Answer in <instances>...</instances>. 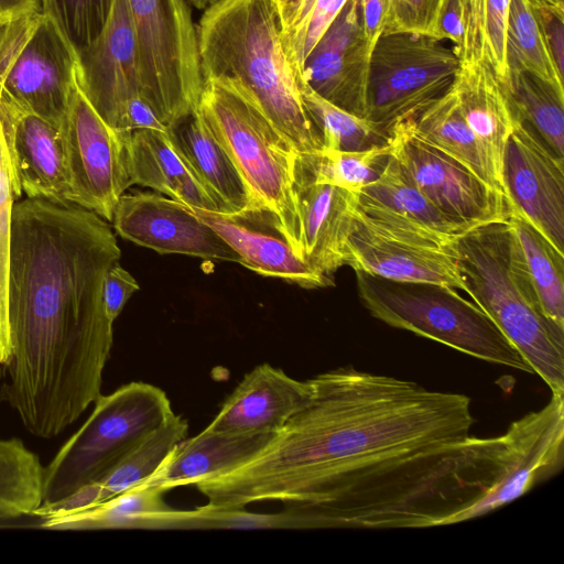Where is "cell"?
<instances>
[{
  "label": "cell",
  "mask_w": 564,
  "mask_h": 564,
  "mask_svg": "<svg viewBox=\"0 0 564 564\" xmlns=\"http://www.w3.org/2000/svg\"><path fill=\"white\" fill-rule=\"evenodd\" d=\"M459 66L458 55L444 41L408 32L383 33L370 57L367 119L389 134L445 94Z\"/></svg>",
  "instance_id": "obj_11"
},
{
  "label": "cell",
  "mask_w": 564,
  "mask_h": 564,
  "mask_svg": "<svg viewBox=\"0 0 564 564\" xmlns=\"http://www.w3.org/2000/svg\"><path fill=\"white\" fill-rule=\"evenodd\" d=\"M391 147H376L364 151L319 149L300 154L299 166L315 182L330 184L358 194L382 173Z\"/></svg>",
  "instance_id": "obj_37"
},
{
  "label": "cell",
  "mask_w": 564,
  "mask_h": 564,
  "mask_svg": "<svg viewBox=\"0 0 564 564\" xmlns=\"http://www.w3.org/2000/svg\"><path fill=\"white\" fill-rule=\"evenodd\" d=\"M452 89L465 121L478 140L506 196L505 150L518 120L503 86L486 61H477L460 63Z\"/></svg>",
  "instance_id": "obj_24"
},
{
  "label": "cell",
  "mask_w": 564,
  "mask_h": 564,
  "mask_svg": "<svg viewBox=\"0 0 564 564\" xmlns=\"http://www.w3.org/2000/svg\"><path fill=\"white\" fill-rule=\"evenodd\" d=\"M297 82L306 110L321 134L323 149L364 151L389 143V134L378 124L329 102L299 76Z\"/></svg>",
  "instance_id": "obj_36"
},
{
  "label": "cell",
  "mask_w": 564,
  "mask_h": 564,
  "mask_svg": "<svg viewBox=\"0 0 564 564\" xmlns=\"http://www.w3.org/2000/svg\"><path fill=\"white\" fill-rule=\"evenodd\" d=\"M349 0H314L303 20L281 33L286 56L296 76L301 74L310 52L343 11Z\"/></svg>",
  "instance_id": "obj_40"
},
{
  "label": "cell",
  "mask_w": 564,
  "mask_h": 564,
  "mask_svg": "<svg viewBox=\"0 0 564 564\" xmlns=\"http://www.w3.org/2000/svg\"><path fill=\"white\" fill-rule=\"evenodd\" d=\"M111 223L119 236L158 253L241 263L240 256L188 206L161 194H123Z\"/></svg>",
  "instance_id": "obj_16"
},
{
  "label": "cell",
  "mask_w": 564,
  "mask_h": 564,
  "mask_svg": "<svg viewBox=\"0 0 564 564\" xmlns=\"http://www.w3.org/2000/svg\"><path fill=\"white\" fill-rule=\"evenodd\" d=\"M509 223L521 245L543 313L564 328V254L521 217L511 215Z\"/></svg>",
  "instance_id": "obj_34"
},
{
  "label": "cell",
  "mask_w": 564,
  "mask_h": 564,
  "mask_svg": "<svg viewBox=\"0 0 564 564\" xmlns=\"http://www.w3.org/2000/svg\"><path fill=\"white\" fill-rule=\"evenodd\" d=\"M302 0H272L281 33L289 31L293 23Z\"/></svg>",
  "instance_id": "obj_49"
},
{
  "label": "cell",
  "mask_w": 564,
  "mask_h": 564,
  "mask_svg": "<svg viewBox=\"0 0 564 564\" xmlns=\"http://www.w3.org/2000/svg\"><path fill=\"white\" fill-rule=\"evenodd\" d=\"M464 43L460 63L486 61L485 0H462Z\"/></svg>",
  "instance_id": "obj_43"
},
{
  "label": "cell",
  "mask_w": 564,
  "mask_h": 564,
  "mask_svg": "<svg viewBox=\"0 0 564 564\" xmlns=\"http://www.w3.org/2000/svg\"><path fill=\"white\" fill-rule=\"evenodd\" d=\"M311 381L310 401L259 453L194 484L209 503L278 500L321 529L386 530L454 524L475 502L469 397L352 366Z\"/></svg>",
  "instance_id": "obj_1"
},
{
  "label": "cell",
  "mask_w": 564,
  "mask_h": 564,
  "mask_svg": "<svg viewBox=\"0 0 564 564\" xmlns=\"http://www.w3.org/2000/svg\"><path fill=\"white\" fill-rule=\"evenodd\" d=\"M535 11L541 22L554 64L558 72L563 74L564 9L551 6L542 9H535Z\"/></svg>",
  "instance_id": "obj_45"
},
{
  "label": "cell",
  "mask_w": 564,
  "mask_h": 564,
  "mask_svg": "<svg viewBox=\"0 0 564 564\" xmlns=\"http://www.w3.org/2000/svg\"><path fill=\"white\" fill-rule=\"evenodd\" d=\"M295 192L303 258L315 271L330 279L340 267L347 265L348 241L358 221V196L313 181L299 163Z\"/></svg>",
  "instance_id": "obj_20"
},
{
  "label": "cell",
  "mask_w": 564,
  "mask_h": 564,
  "mask_svg": "<svg viewBox=\"0 0 564 564\" xmlns=\"http://www.w3.org/2000/svg\"><path fill=\"white\" fill-rule=\"evenodd\" d=\"M436 39L449 41L460 59L464 43V18L462 0H448L438 19Z\"/></svg>",
  "instance_id": "obj_46"
},
{
  "label": "cell",
  "mask_w": 564,
  "mask_h": 564,
  "mask_svg": "<svg viewBox=\"0 0 564 564\" xmlns=\"http://www.w3.org/2000/svg\"><path fill=\"white\" fill-rule=\"evenodd\" d=\"M18 199L0 116V366L8 354V274L13 207Z\"/></svg>",
  "instance_id": "obj_38"
},
{
  "label": "cell",
  "mask_w": 564,
  "mask_h": 564,
  "mask_svg": "<svg viewBox=\"0 0 564 564\" xmlns=\"http://www.w3.org/2000/svg\"><path fill=\"white\" fill-rule=\"evenodd\" d=\"M43 469L22 440H0V518L33 516L42 505Z\"/></svg>",
  "instance_id": "obj_35"
},
{
  "label": "cell",
  "mask_w": 564,
  "mask_h": 564,
  "mask_svg": "<svg viewBox=\"0 0 564 564\" xmlns=\"http://www.w3.org/2000/svg\"><path fill=\"white\" fill-rule=\"evenodd\" d=\"M78 52L58 20L39 9L0 23V90L4 98L62 129Z\"/></svg>",
  "instance_id": "obj_9"
},
{
  "label": "cell",
  "mask_w": 564,
  "mask_h": 564,
  "mask_svg": "<svg viewBox=\"0 0 564 564\" xmlns=\"http://www.w3.org/2000/svg\"><path fill=\"white\" fill-rule=\"evenodd\" d=\"M503 183L511 215L528 221L564 254V159L521 121L506 145Z\"/></svg>",
  "instance_id": "obj_15"
},
{
  "label": "cell",
  "mask_w": 564,
  "mask_h": 564,
  "mask_svg": "<svg viewBox=\"0 0 564 564\" xmlns=\"http://www.w3.org/2000/svg\"><path fill=\"white\" fill-rule=\"evenodd\" d=\"M77 79L101 119L117 131L131 133L130 107L138 98L145 97L137 32L127 0H113L101 32L78 51Z\"/></svg>",
  "instance_id": "obj_14"
},
{
  "label": "cell",
  "mask_w": 564,
  "mask_h": 564,
  "mask_svg": "<svg viewBox=\"0 0 564 564\" xmlns=\"http://www.w3.org/2000/svg\"><path fill=\"white\" fill-rule=\"evenodd\" d=\"M139 288L137 280L118 262L109 269L104 282L102 299L106 315L112 323Z\"/></svg>",
  "instance_id": "obj_44"
},
{
  "label": "cell",
  "mask_w": 564,
  "mask_h": 564,
  "mask_svg": "<svg viewBox=\"0 0 564 564\" xmlns=\"http://www.w3.org/2000/svg\"><path fill=\"white\" fill-rule=\"evenodd\" d=\"M0 116L18 198H41L73 204L59 129L4 98Z\"/></svg>",
  "instance_id": "obj_19"
},
{
  "label": "cell",
  "mask_w": 564,
  "mask_h": 564,
  "mask_svg": "<svg viewBox=\"0 0 564 564\" xmlns=\"http://www.w3.org/2000/svg\"><path fill=\"white\" fill-rule=\"evenodd\" d=\"M465 462L477 499L456 523L492 512L555 476L564 464V393H552L543 408L511 422L499 436H470Z\"/></svg>",
  "instance_id": "obj_8"
},
{
  "label": "cell",
  "mask_w": 564,
  "mask_h": 564,
  "mask_svg": "<svg viewBox=\"0 0 564 564\" xmlns=\"http://www.w3.org/2000/svg\"><path fill=\"white\" fill-rule=\"evenodd\" d=\"M188 424L181 415L172 414L144 436L105 476L67 498L39 507L33 516L41 519L86 509L144 481L165 462L172 451L186 438Z\"/></svg>",
  "instance_id": "obj_25"
},
{
  "label": "cell",
  "mask_w": 564,
  "mask_h": 564,
  "mask_svg": "<svg viewBox=\"0 0 564 564\" xmlns=\"http://www.w3.org/2000/svg\"><path fill=\"white\" fill-rule=\"evenodd\" d=\"M143 95L170 129L196 111L203 90L197 31L187 0H127Z\"/></svg>",
  "instance_id": "obj_10"
},
{
  "label": "cell",
  "mask_w": 564,
  "mask_h": 564,
  "mask_svg": "<svg viewBox=\"0 0 564 564\" xmlns=\"http://www.w3.org/2000/svg\"><path fill=\"white\" fill-rule=\"evenodd\" d=\"M135 529H321V524L312 514L289 507L279 513H253L208 502L193 510L143 516Z\"/></svg>",
  "instance_id": "obj_30"
},
{
  "label": "cell",
  "mask_w": 564,
  "mask_h": 564,
  "mask_svg": "<svg viewBox=\"0 0 564 564\" xmlns=\"http://www.w3.org/2000/svg\"><path fill=\"white\" fill-rule=\"evenodd\" d=\"M189 208L240 256L243 267L306 289L334 284L297 256L283 236L263 221Z\"/></svg>",
  "instance_id": "obj_23"
},
{
  "label": "cell",
  "mask_w": 564,
  "mask_h": 564,
  "mask_svg": "<svg viewBox=\"0 0 564 564\" xmlns=\"http://www.w3.org/2000/svg\"><path fill=\"white\" fill-rule=\"evenodd\" d=\"M347 265L389 280L437 283L466 291L447 245L403 240L373 230L359 219L348 241Z\"/></svg>",
  "instance_id": "obj_22"
},
{
  "label": "cell",
  "mask_w": 564,
  "mask_h": 564,
  "mask_svg": "<svg viewBox=\"0 0 564 564\" xmlns=\"http://www.w3.org/2000/svg\"><path fill=\"white\" fill-rule=\"evenodd\" d=\"M121 251L106 219L75 204H14L8 274V354L0 401L52 438L101 394L112 347L104 282Z\"/></svg>",
  "instance_id": "obj_2"
},
{
  "label": "cell",
  "mask_w": 564,
  "mask_h": 564,
  "mask_svg": "<svg viewBox=\"0 0 564 564\" xmlns=\"http://www.w3.org/2000/svg\"><path fill=\"white\" fill-rule=\"evenodd\" d=\"M362 305L384 324L412 332L487 362L533 373L490 317L457 289L355 271Z\"/></svg>",
  "instance_id": "obj_6"
},
{
  "label": "cell",
  "mask_w": 564,
  "mask_h": 564,
  "mask_svg": "<svg viewBox=\"0 0 564 564\" xmlns=\"http://www.w3.org/2000/svg\"><path fill=\"white\" fill-rule=\"evenodd\" d=\"M112 3L113 0H41L42 9L58 20L77 52L101 32Z\"/></svg>",
  "instance_id": "obj_39"
},
{
  "label": "cell",
  "mask_w": 564,
  "mask_h": 564,
  "mask_svg": "<svg viewBox=\"0 0 564 564\" xmlns=\"http://www.w3.org/2000/svg\"><path fill=\"white\" fill-rule=\"evenodd\" d=\"M358 2L364 35L373 48L386 30L389 0H358Z\"/></svg>",
  "instance_id": "obj_47"
},
{
  "label": "cell",
  "mask_w": 564,
  "mask_h": 564,
  "mask_svg": "<svg viewBox=\"0 0 564 564\" xmlns=\"http://www.w3.org/2000/svg\"><path fill=\"white\" fill-rule=\"evenodd\" d=\"M507 58L509 73H529L564 95L563 74L554 64L538 13L529 0H510Z\"/></svg>",
  "instance_id": "obj_33"
},
{
  "label": "cell",
  "mask_w": 564,
  "mask_h": 564,
  "mask_svg": "<svg viewBox=\"0 0 564 564\" xmlns=\"http://www.w3.org/2000/svg\"><path fill=\"white\" fill-rule=\"evenodd\" d=\"M273 433H228L204 429L183 440L144 481L164 491L235 468L259 453Z\"/></svg>",
  "instance_id": "obj_26"
},
{
  "label": "cell",
  "mask_w": 564,
  "mask_h": 564,
  "mask_svg": "<svg viewBox=\"0 0 564 564\" xmlns=\"http://www.w3.org/2000/svg\"><path fill=\"white\" fill-rule=\"evenodd\" d=\"M510 0H485L486 62L501 84L508 80L507 24Z\"/></svg>",
  "instance_id": "obj_42"
},
{
  "label": "cell",
  "mask_w": 564,
  "mask_h": 564,
  "mask_svg": "<svg viewBox=\"0 0 564 564\" xmlns=\"http://www.w3.org/2000/svg\"><path fill=\"white\" fill-rule=\"evenodd\" d=\"M192 6H194L197 9L205 10L210 4L216 2L217 0H187Z\"/></svg>",
  "instance_id": "obj_51"
},
{
  "label": "cell",
  "mask_w": 564,
  "mask_h": 564,
  "mask_svg": "<svg viewBox=\"0 0 564 564\" xmlns=\"http://www.w3.org/2000/svg\"><path fill=\"white\" fill-rule=\"evenodd\" d=\"M196 110L239 171L252 199L251 217L280 232L304 260L294 144L230 79H205Z\"/></svg>",
  "instance_id": "obj_5"
},
{
  "label": "cell",
  "mask_w": 564,
  "mask_h": 564,
  "mask_svg": "<svg viewBox=\"0 0 564 564\" xmlns=\"http://www.w3.org/2000/svg\"><path fill=\"white\" fill-rule=\"evenodd\" d=\"M448 0H389L384 33L408 32L436 39L438 19Z\"/></svg>",
  "instance_id": "obj_41"
},
{
  "label": "cell",
  "mask_w": 564,
  "mask_h": 564,
  "mask_svg": "<svg viewBox=\"0 0 564 564\" xmlns=\"http://www.w3.org/2000/svg\"><path fill=\"white\" fill-rule=\"evenodd\" d=\"M465 293L520 351L552 393H564V328L543 313L509 223H489L447 243Z\"/></svg>",
  "instance_id": "obj_4"
},
{
  "label": "cell",
  "mask_w": 564,
  "mask_h": 564,
  "mask_svg": "<svg viewBox=\"0 0 564 564\" xmlns=\"http://www.w3.org/2000/svg\"><path fill=\"white\" fill-rule=\"evenodd\" d=\"M314 0H302L301 2V6L297 10V13L295 15V19H294V23L292 25L291 29H293L295 25H297L302 20L303 18L305 17V14L307 13V11L310 10L312 3H313ZM290 29V30H291ZM289 30V31H290ZM288 32V31H286Z\"/></svg>",
  "instance_id": "obj_50"
},
{
  "label": "cell",
  "mask_w": 564,
  "mask_h": 564,
  "mask_svg": "<svg viewBox=\"0 0 564 564\" xmlns=\"http://www.w3.org/2000/svg\"><path fill=\"white\" fill-rule=\"evenodd\" d=\"M389 137L391 156L440 212L471 227L509 220L506 196L417 138L409 120L397 124Z\"/></svg>",
  "instance_id": "obj_13"
},
{
  "label": "cell",
  "mask_w": 564,
  "mask_h": 564,
  "mask_svg": "<svg viewBox=\"0 0 564 564\" xmlns=\"http://www.w3.org/2000/svg\"><path fill=\"white\" fill-rule=\"evenodd\" d=\"M371 52L359 2L349 0L310 52L299 77L335 106L367 118Z\"/></svg>",
  "instance_id": "obj_17"
},
{
  "label": "cell",
  "mask_w": 564,
  "mask_h": 564,
  "mask_svg": "<svg viewBox=\"0 0 564 564\" xmlns=\"http://www.w3.org/2000/svg\"><path fill=\"white\" fill-rule=\"evenodd\" d=\"M129 160L133 184L152 188L188 207L220 213L218 204L172 143L169 131H132Z\"/></svg>",
  "instance_id": "obj_28"
},
{
  "label": "cell",
  "mask_w": 564,
  "mask_h": 564,
  "mask_svg": "<svg viewBox=\"0 0 564 564\" xmlns=\"http://www.w3.org/2000/svg\"><path fill=\"white\" fill-rule=\"evenodd\" d=\"M93 404L83 425L44 467L40 507L61 501L100 479L173 414L166 393L141 381L100 394Z\"/></svg>",
  "instance_id": "obj_7"
},
{
  "label": "cell",
  "mask_w": 564,
  "mask_h": 564,
  "mask_svg": "<svg viewBox=\"0 0 564 564\" xmlns=\"http://www.w3.org/2000/svg\"><path fill=\"white\" fill-rule=\"evenodd\" d=\"M169 135L218 204L220 213L239 217L254 214L250 193L239 171L197 110L170 128Z\"/></svg>",
  "instance_id": "obj_27"
},
{
  "label": "cell",
  "mask_w": 564,
  "mask_h": 564,
  "mask_svg": "<svg viewBox=\"0 0 564 564\" xmlns=\"http://www.w3.org/2000/svg\"><path fill=\"white\" fill-rule=\"evenodd\" d=\"M535 9H542L553 6L551 0H529ZM555 7V6H554ZM557 8V7H556Z\"/></svg>",
  "instance_id": "obj_52"
},
{
  "label": "cell",
  "mask_w": 564,
  "mask_h": 564,
  "mask_svg": "<svg viewBox=\"0 0 564 564\" xmlns=\"http://www.w3.org/2000/svg\"><path fill=\"white\" fill-rule=\"evenodd\" d=\"M514 118L529 126L560 158L564 159V95L538 77L511 70L501 84Z\"/></svg>",
  "instance_id": "obj_32"
},
{
  "label": "cell",
  "mask_w": 564,
  "mask_h": 564,
  "mask_svg": "<svg viewBox=\"0 0 564 564\" xmlns=\"http://www.w3.org/2000/svg\"><path fill=\"white\" fill-rule=\"evenodd\" d=\"M41 8V0H0V23Z\"/></svg>",
  "instance_id": "obj_48"
},
{
  "label": "cell",
  "mask_w": 564,
  "mask_h": 564,
  "mask_svg": "<svg viewBox=\"0 0 564 564\" xmlns=\"http://www.w3.org/2000/svg\"><path fill=\"white\" fill-rule=\"evenodd\" d=\"M61 132L73 204L111 223L119 198L133 185L131 133L117 131L101 119L80 89L77 70Z\"/></svg>",
  "instance_id": "obj_12"
},
{
  "label": "cell",
  "mask_w": 564,
  "mask_h": 564,
  "mask_svg": "<svg viewBox=\"0 0 564 564\" xmlns=\"http://www.w3.org/2000/svg\"><path fill=\"white\" fill-rule=\"evenodd\" d=\"M357 196L361 224L403 240L444 247L475 228L440 212L392 156L380 176Z\"/></svg>",
  "instance_id": "obj_18"
},
{
  "label": "cell",
  "mask_w": 564,
  "mask_h": 564,
  "mask_svg": "<svg viewBox=\"0 0 564 564\" xmlns=\"http://www.w3.org/2000/svg\"><path fill=\"white\" fill-rule=\"evenodd\" d=\"M196 31L203 82L227 78L240 85L300 154L323 148L272 0H217L205 9Z\"/></svg>",
  "instance_id": "obj_3"
},
{
  "label": "cell",
  "mask_w": 564,
  "mask_h": 564,
  "mask_svg": "<svg viewBox=\"0 0 564 564\" xmlns=\"http://www.w3.org/2000/svg\"><path fill=\"white\" fill-rule=\"evenodd\" d=\"M311 379L296 380L262 364L248 372L223 403L207 430L228 433H273L311 399Z\"/></svg>",
  "instance_id": "obj_21"
},
{
  "label": "cell",
  "mask_w": 564,
  "mask_h": 564,
  "mask_svg": "<svg viewBox=\"0 0 564 564\" xmlns=\"http://www.w3.org/2000/svg\"><path fill=\"white\" fill-rule=\"evenodd\" d=\"M164 490L142 481L94 507L43 518L50 530L134 529L141 517L171 509Z\"/></svg>",
  "instance_id": "obj_31"
},
{
  "label": "cell",
  "mask_w": 564,
  "mask_h": 564,
  "mask_svg": "<svg viewBox=\"0 0 564 564\" xmlns=\"http://www.w3.org/2000/svg\"><path fill=\"white\" fill-rule=\"evenodd\" d=\"M552 4L560 8V9H564V0H551Z\"/></svg>",
  "instance_id": "obj_53"
},
{
  "label": "cell",
  "mask_w": 564,
  "mask_h": 564,
  "mask_svg": "<svg viewBox=\"0 0 564 564\" xmlns=\"http://www.w3.org/2000/svg\"><path fill=\"white\" fill-rule=\"evenodd\" d=\"M409 122L417 138L458 161L502 193L478 140L460 112L452 86Z\"/></svg>",
  "instance_id": "obj_29"
}]
</instances>
